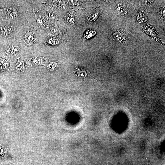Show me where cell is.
<instances>
[{"instance_id": "6da1fadb", "label": "cell", "mask_w": 165, "mask_h": 165, "mask_svg": "<svg viewBox=\"0 0 165 165\" xmlns=\"http://www.w3.org/2000/svg\"><path fill=\"white\" fill-rule=\"evenodd\" d=\"M25 42L28 45H33L34 41V37L33 33L30 31H27L25 34Z\"/></svg>"}, {"instance_id": "7a4b0ae2", "label": "cell", "mask_w": 165, "mask_h": 165, "mask_svg": "<svg viewBox=\"0 0 165 165\" xmlns=\"http://www.w3.org/2000/svg\"><path fill=\"white\" fill-rule=\"evenodd\" d=\"M114 37L116 40L119 42H121L123 41L125 38L123 33L119 31L114 33Z\"/></svg>"}, {"instance_id": "3957f363", "label": "cell", "mask_w": 165, "mask_h": 165, "mask_svg": "<svg viewBox=\"0 0 165 165\" xmlns=\"http://www.w3.org/2000/svg\"><path fill=\"white\" fill-rule=\"evenodd\" d=\"M9 51L11 53L16 54L19 51V47L13 44H10L7 47Z\"/></svg>"}, {"instance_id": "277c9868", "label": "cell", "mask_w": 165, "mask_h": 165, "mask_svg": "<svg viewBox=\"0 0 165 165\" xmlns=\"http://www.w3.org/2000/svg\"><path fill=\"white\" fill-rule=\"evenodd\" d=\"M2 30V32L5 35L10 34L13 30V27L12 25H7Z\"/></svg>"}, {"instance_id": "5b68a950", "label": "cell", "mask_w": 165, "mask_h": 165, "mask_svg": "<svg viewBox=\"0 0 165 165\" xmlns=\"http://www.w3.org/2000/svg\"><path fill=\"white\" fill-rule=\"evenodd\" d=\"M17 13L15 9L11 8L10 9L8 14L7 17L11 19H15L16 18Z\"/></svg>"}, {"instance_id": "8992f818", "label": "cell", "mask_w": 165, "mask_h": 165, "mask_svg": "<svg viewBox=\"0 0 165 165\" xmlns=\"http://www.w3.org/2000/svg\"><path fill=\"white\" fill-rule=\"evenodd\" d=\"M96 34V31L92 30H89L87 31L84 34V38L85 39H88L93 37Z\"/></svg>"}, {"instance_id": "52a82bcc", "label": "cell", "mask_w": 165, "mask_h": 165, "mask_svg": "<svg viewBox=\"0 0 165 165\" xmlns=\"http://www.w3.org/2000/svg\"><path fill=\"white\" fill-rule=\"evenodd\" d=\"M47 43L50 45H55L58 44V40L55 38H51L47 41Z\"/></svg>"}, {"instance_id": "ba28073f", "label": "cell", "mask_w": 165, "mask_h": 165, "mask_svg": "<svg viewBox=\"0 0 165 165\" xmlns=\"http://www.w3.org/2000/svg\"><path fill=\"white\" fill-rule=\"evenodd\" d=\"M99 17V15L97 13H96L94 14L90 17L89 20L90 21H93L96 20Z\"/></svg>"}, {"instance_id": "9c48e42d", "label": "cell", "mask_w": 165, "mask_h": 165, "mask_svg": "<svg viewBox=\"0 0 165 165\" xmlns=\"http://www.w3.org/2000/svg\"><path fill=\"white\" fill-rule=\"evenodd\" d=\"M67 21L69 23L74 24L75 23V19L74 17L72 16H70L68 17L67 18Z\"/></svg>"}, {"instance_id": "30bf717a", "label": "cell", "mask_w": 165, "mask_h": 165, "mask_svg": "<svg viewBox=\"0 0 165 165\" xmlns=\"http://www.w3.org/2000/svg\"><path fill=\"white\" fill-rule=\"evenodd\" d=\"M69 4L73 6H76L78 5V4L79 1H74V0H73V1H68Z\"/></svg>"}]
</instances>
